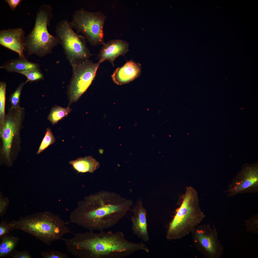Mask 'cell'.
<instances>
[{"label":"cell","mask_w":258,"mask_h":258,"mask_svg":"<svg viewBox=\"0 0 258 258\" xmlns=\"http://www.w3.org/2000/svg\"><path fill=\"white\" fill-rule=\"evenodd\" d=\"M132 200L101 191L86 197L71 213L70 220L90 231H103L117 224L131 209Z\"/></svg>","instance_id":"1"},{"label":"cell","mask_w":258,"mask_h":258,"mask_svg":"<svg viewBox=\"0 0 258 258\" xmlns=\"http://www.w3.org/2000/svg\"><path fill=\"white\" fill-rule=\"evenodd\" d=\"M90 231L63 239L68 251L78 258H122L139 251L149 249L141 242L128 241L122 232Z\"/></svg>","instance_id":"2"},{"label":"cell","mask_w":258,"mask_h":258,"mask_svg":"<svg viewBox=\"0 0 258 258\" xmlns=\"http://www.w3.org/2000/svg\"><path fill=\"white\" fill-rule=\"evenodd\" d=\"M9 231H23L49 246L53 242L63 239L70 232L64 221L58 215L45 211L22 217L8 224Z\"/></svg>","instance_id":"3"},{"label":"cell","mask_w":258,"mask_h":258,"mask_svg":"<svg viewBox=\"0 0 258 258\" xmlns=\"http://www.w3.org/2000/svg\"><path fill=\"white\" fill-rule=\"evenodd\" d=\"M181 198L180 205L168 227L166 236L168 240L180 239L191 233L205 217L194 188L187 187Z\"/></svg>","instance_id":"4"},{"label":"cell","mask_w":258,"mask_h":258,"mask_svg":"<svg viewBox=\"0 0 258 258\" xmlns=\"http://www.w3.org/2000/svg\"><path fill=\"white\" fill-rule=\"evenodd\" d=\"M52 9L50 5L44 4L37 11L34 27L24 39L25 49L28 55L43 57L51 53L53 48L60 43L57 36L50 34L48 29L53 17Z\"/></svg>","instance_id":"5"},{"label":"cell","mask_w":258,"mask_h":258,"mask_svg":"<svg viewBox=\"0 0 258 258\" xmlns=\"http://www.w3.org/2000/svg\"><path fill=\"white\" fill-rule=\"evenodd\" d=\"M106 16L100 11L91 12L81 8L75 11L70 24L78 34L81 33L93 45L105 43L103 28Z\"/></svg>","instance_id":"6"},{"label":"cell","mask_w":258,"mask_h":258,"mask_svg":"<svg viewBox=\"0 0 258 258\" xmlns=\"http://www.w3.org/2000/svg\"><path fill=\"white\" fill-rule=\"evenodd\" d=\"M55 32L71 64L90 57L85 38L74 31L68 20L61 21L56 27Z\"/></svg>","instance_id":"7"},{"label":"cell","mask_w":258,"mask_h":258,"mask_svg":"<svg viewBox=\"0 0 258 258\" xmlns=\"http://www.w3.org/2000/svg\"><path fill=\"white\" fill-rule=\"evenodd\" d=\"M194 244L197 250L206 258H220L224 247L218 236L214 226L199 225L191 232Z\"/></svg>","instance_id":"8"},{"label":"cell","mask_w":258,"mask_h":258,"mask_svg":"<svg viewBox=\"0 0 258 258\" xmlns=\"http://www.w3.org/2000/svg\"><path fill=\"white\" fill-rule=\"evenodd\" d=\"M100 64L88 59L71 64L73 73L69 90L70 103L77 101L89 86Z\"/></svg>","instance_id":"9"},{"label":"cell","mask_w":258,"mask_h":258,"mask_svg":"<svg viewBox=\"0 0 258 258\" xmlns=\"http://www.w3.org/2000/svg\"><path fill=\"white\" fill-rule=\"evenodd\" d=\"M258 192V163L245 164L223 192L228 197H232L239 194L257 193Z\"/></svg>","instance_id":"10"},{"label":"cell","mask_w":258,"mask_h":258,"mask_svg":"<svg viewBox=\"0 0 258 258\" xmlns=\"http://www.w3.org/2000/svg\"><path fill=\"white\" fill-rule=\"evenodd\" d=\"M24 115L25 108L23 107L19 106L16 108H10L5 114L4 123L0 126L3 153L8 161L10 159L13 140L19 134Z\"/></svg>","instance_id":"11"},{"label":"cell","mask_w":258,"mask_h":258,"mask_svg":"<svg viewBox=\"0 0 258 258\" xmlns=\"http://www.w3.org/2000/svg\"><path fill=\"white\" fill-rule=\"evenodd\" d=\"M25 32L22 28H9L0 31V44L18 53L20 58L25 57Z\"/></svg>","instance_id":"12"},{"label":"cell","mask_w":258,"mask_h":258,"mask_svg":"<svg viewBox=\"0 0 258 258\" xmlns=\"http://www.w3.org/2000/svg\"><path fill=\"white\" fill-rule=\"evenodd\" d=\"M133 215L131 219L133 233L144 242L149 240V236L147 221V212L142 201L140 200L132 210Z\"/></svg>","instance_id":"13"},{"label":"cell","mask_w":258,"mask_h":258,"mask_svg":"<svg viewBox=\"0 0 258 258\" xmlns=\"http://www.w3.org/2000/svg\"><path fill=\"white\" fill-rule=\"evenodd\" d=\"M103 45L98 54V62L100 64L108 60L113 66L115 59L119 56L124 55L129 50V43L120 39L112 40Z\"/></svg>","instance_id":"14"},{"label":"cell","mask_w":258,"mask_h":258,"mask_svg":"<svg viewBox=\"0 0 258 258\" xmlns=\"http://www.w3.org/2000/svg\"><path fill=\"white\" fill-rule=\"evenodd\" d=\"M141 64L132 60L117 68L111 75L113 82L121 85L128 83L139 77L141 73Z\"/></svg>","instance_id":"15"},{"label":"cell","mask_w":258,"mask_h":258,"mask_svg":"<svg viewBox=\"0 0 258 258\" xmlns=\"http://www.w3.org/2000/svg\"><path fill=\"white\" fill-rule=\"evenodd\" d=\"M8 72H14L20 73L33 70H39V64L29 61L25 57L11 60L0 66Z\"/></svg>","instance_id":"16"},{"label":"cell","mask_w":258,"mask_h":258,"mask_svg":"<svg viewBox=\"0 0 258 258\" xmlns=\"http://www.w3.org/2000/svg\"><path fill=\"white\" fill-rule=\"evenodd\" d=\"M70 164L78 172H94L99 167V163L91 156L79 157L70 161Z\"/></svg>","instance_id":"17"},{"label":"cell","mask_w":258,"mask_h":258,"mask_svg":"<svg viewBox=\"0 0 258 258\" xmlns=\"http://www.w3.org/2000/svg\"><path fill=\"white\" fill-rule=\"evenodd\" d=\"M0 257L10 255L14 250L19 239L18 237L7 235L0 238Z\"/></svg>","instance_id":"18"},{"label":"cell","mask_w":258,"mask_h":258,"mask_svg":"<svg viewBox=\"0 0 258 258\" xmlns=\"http://www.w3.org/2000/svg\"><path fill=\"white\" fill-rule=\"evenodd\" d=\"M71 109L69 106L66 108L56 106L52 107L48 117V119L54 125L64 117L66 116L70 112Z\"/></svg>","instance_id":"19"},{"label":"cell","mask_w":258,"mask_h":258,"mask_svg":"<svg viewBox=\"0 0 258 258\" xmlns=\"http://www.w3.org/2000/svg\"><path fill=\"white\" fill-rule=\"evenodd\" d=\"M7 86L6 83L0 82V126L4 123L5 116V94Z\"/></svg>","instance_id":"20"},{"label":"cell","mask_w":258,"mask_h":258,"mask_svg":"<svg viewBox=\"0 0 258 258\" xmlns=\"http://www.w3.org/2000/svg\"><path fill=\"white\" fill-rule=\"evenodd\" d=\"M55 138L49 128L47 129L45 135L40 145L37 153L38 154L42 152L50 145L54 143Z\"/></svg>","instance_id":"21"},{"label":"cell","mask_w":258,"mask_h":258,"mask_svg":"<svg viewBox=\"0 0 258 258\" xmlns=\"http://www.w3.org/2000/svg\"><path fill=\"white\" fill-rule=\"evenodd\" d=\"M247 232L254 233H258V215L254 214L248 219L244 221Z\"/></svg>","instance_id":"22"},{"label":"cell","mask_w":258,"mask_h":258,"mask_svg":"<svg viewBox=\"0 0 258 258\" xmlns=\"http://www.w3.org/2000/svg\"><path fill=\"white\" fill-rule=\"evenodd\" d=\"M25 84V82H23L21 83L10 96L9 100L11 103L10 108H16L19 106L20 95L22 89Z\"/></svg>","instance_id":"23"},{"label":"cell","mask_w":258,"mask_h":258,"mask_svg":"<svg viewBox=\"0 0 258 258\" xmlns=\"http://www.w3.org/2000/svg\"><path fill=\"white\" fill-rule=\"evenodd\" d=\"M20 73L25 75L27 80L25 82L26 84L29 81H33L42 79L43 78V74L39 70H33L25 71Z\"/></svg>","instance_id":"24"},{"label":"cell","mask_w":258,"mask_h":258,"mask_svg":"<svg viewBox=\"0 0 258 258\" xmlns=\"http://www.w3.org/2000/svg\"><path fill=\"white\" fill-rule=\"evenodd\" d=\"M41 255L43 258H68L66 253L57 251L43 252Z\"/></svg>","instance_id":"25"},{"label":"cell","mask_w":258,"mask_h":258,"mask_svg":"<svg viewBox=\"0 0 258 258\" xmlns=\"http://www.w3.org/2000/svg\"><path fill=\"white\" fill-rule=\"evenodd\" d=\"M9 202L8 198L5 197L1 191L0 193V215L2 218L6 212Z\"/></svg>","instance_id":"26"},{"label":"cell","mask_w":258,"mask_h":258,"mask_svg":"<svg viewBox=\"0 0 258 258\" xmlns=\"http://www.w3.org/2000/svg\"><path fill=\"white\" fill-rule=\"evenodd\" d=\"M13 258H32V257L26 251H19L14 250L10 255Z\"/></svg>","instance_id":"27"},{"label":"cell","mask_w":258,"mask_h":258,"mask_svg":"<svg viewBox=\"0 0 258 258\" xmlns=\"http://www.w3.org/2000/svg\"><path fill=\"white\" fill-rule=\"evenodd\" d=\"M2 221L0 224V237L1 238L9 232V226L7 224L4 220L2 218Z\"/></svg>","instance_id":"28"},{"label":"cell","mask_w":258,"mask_h":258,"mask_svg":"<svg viewBox=\"0 0 258 258\" xmlns=\"http://www.w3.org/2000/svg\"><path fill=\"white\" fill-rule=\"evenodd\" d=\"M5 1L8 4L11 9L13 11H14L17 6L20 4L22 0H5Z\"/></svg>","instance_id":"29"}]
</instances>
